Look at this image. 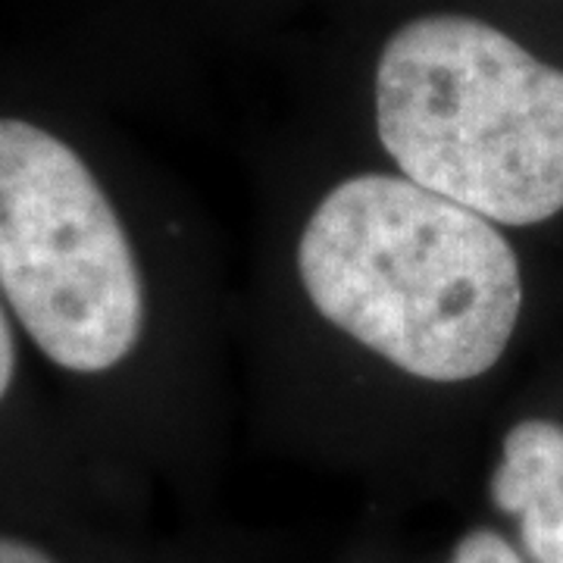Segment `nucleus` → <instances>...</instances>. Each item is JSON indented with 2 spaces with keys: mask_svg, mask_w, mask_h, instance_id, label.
<instances>
[{
  "mask_svg": "<svg viewBox=\"0 0 563 563\" xmlns=\"http://www.w3.org/2000/svg\"><path fill=\"white\" fill-rule=\"evenodd\" d=\"M13 373H16V342H13L10 322H7L3 307H0V401H3V395L10 391Z\"/></svg>",
  "mask_w": 563,
  "mask_h": 563,
  "instance_id": "obj_6",
  "label": "nucleus"
},
{
  "mask_svg": "<svg viewBox=\"0 0 563 563\" xmlns=\"http://www.w3.org/2000/svg\"><path fill=\"white\" fill-rule=\"evenodd\" d=\"M298 273L322 320L426 383L485 376L523 310L498 225L404 176L335 185L303 225Z\"/></svg>",
  "mask_w": 563,
  "mask_h": 563,
  "instance_id": "obj_1",
  "label": "nucleus"
},
{
  "mask_svg": "<svg viewBox=\"0 0 563 563\" xmlns=\"http://www.w3.org/2000/svg\"><path fill=\"white\" fill-rule=\"evenodd\" d=\"M492 501L517 520L532 563H563V426L517 422L492 473Z\"/></svg>",
  "mask_w": 563,
  "mask_h": 563,
  "instance_id": "obj_4",
  "label": "nucleus"
},
{
  "mask_svg": "<svg viewBox=\"0 0 563 563\" xmlns=\"http://www.w3.org/2000/svg\"><path fill=\"white\" fill-rule=\"evenodd\" d=\"M0 563H57L47 551H41L38 544L22 542V539H10L0 536Z\"/></svg>",
  "mask_w": 563,
  "mask_h": 563,
  "instance_id": "obj_7",
  "label": "nucleus"
},
{
  "mask_svg": "<svg viewBox=\"0 0 563 563\" xmlns=\"http://www.w3.org/2000/svg\"><path fill=\"white\" fill-rule=\"evenodd\" d=\"M0 291L44 357L73 373L122 363L144 329L129 235L79 154L0 120Z\"/></svg>",
  "mask_w": 563,
  "mask_h": 563,
  "instance_id": "obj_3",
  "label": "nucleus"
},
{
  "mask_svg": "<svg viewBox=\"0 0 563 563\" xmlns=\"http://www.w3.org/2000/svg\"><path fill=\"white\" fill-rule=\"evenodd\" d=\"M448 563H526V558L495 529H473L454 544Z\"/></svg>",
  "mask_w": 563,
  "mask_h": 563,
  "instance_id": "obj_5",
  "label": "nucleus"
},
{
  "mask_svg": "<svg viewBox=\"0 0 563 563\" xmlns=\"http://www.w3.org/2000/svg\"><path fill=\"white\" fill-rule=\"evenodd\" d=\"M376 132L404 179L485 220L563 210V69L488 22L435 13L385 41Z\"/></svg>",
  "mask_w": 563,
  "mask_h": 563,
  "instance_id": "obj_2",
  "label": "nucleus"
}]
</instances>
